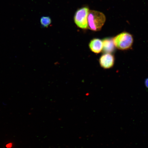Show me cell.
<instances>
[{
    "label": "cell",
    "instance_id": "6da1fadb",
    "mask_svg": "<svg viewBox=\"0 0 148 148\" xmlns=\"http://www.w3.org/2000/svg\"><path fill=\"white\" fill-rule=\"evenodd\" d=\"M106 20V17L103 13L97 11H89L88 18V28L94 31H100Z\"/></svg>",
    "mask_w": 148,
    "mask_h": 148
},
{
    "label": "cell",
    "instance_id": "7a4b0ae2",
    "mask_svg": "<svg viewBox=\"0 0 148 148\" xmlns=\"http://www.w3.org/2000/svg\"><path fill=\"white\" fill-rule=\"evenodd\" d=\"M116 49L125 51L131 49L134 43V38L130 33L124 32L120 33L113 38Z\"/></svg>",
    "mask_w": 148,
    "mask_h": 148
},
{
    "label": "cell",
    "instance_id": "3957f363",
    "mask_svg": "<svg viewBox=\"0 0 148 148\" xmlns=\"http://www.w3.org/2000/svg\"><path fill=\"white\" fill-rule=\"evenodd\" d=\"M89 10L88 7L77 10L74 16V21L77 27L83 29H88V18Z\"/></svg>",
    "mask_w": 148,
    "mask_h": 148
},
{
    "label": "cell",
    "instance_id": "277c9868",
    "mask_svg": "<svg viewBox=\"0 0 148 148\" xmlns=\"http://www.w3.org/2000/svg\"><path fill=\"white\" fill-rule=\"evenodd\" d=\"M115 57L112 53H103L100 57L99 62L101 67L104 69H110L115 63Z\"/></svg>",
    "mask_w": 148,
    "mask_h": 148
},
{
    "label": "cell",
    "instance_id": "5b68a950",
    "mask_svg": "<svg viewBox=\"0 0 148 148\" xmlns=\"http://www.w3.org/2000/svg\"><path fill=\"white\" fill-rule=\"evenodd\" d=\"M89 46L92 52L98 54L103 50V41L99 38H94L90 41Z\"/></svg>",
    "mask_w": 148,
    "mask_h": 148
},
{
    "label": "cell",
    "instance_id": "8992f818",
    "mask_svg": "<svg viewBox=\"0 0 148 148\" xmlns=\"http://www.w3.org/2000/svg\"><path fill=\"white\" fill-rule=\"evenodd\" d=\"M103 41V51L104 53H112L115 51L116 47L114 45L113 38H106Z\"/></svg>",
    "mask_w": 148,
    "mask_h": 148
},
{
    "label": "cell",
    "instance_id": "52a82bcc",
    "mask_svg": "<svg viewBox=\"0 0 148 148\" xmlns=\"http://www.w3.org/2000/svg\"><path fill=\"white\" fill-rule=\"evenodd\" d=\"M40 22L42 27H47L50 25L51 21L49 16H42L40 18Z\"/></svg>",
    "mask_w": 148,
    "mask_h": 148
},
{
    "label": "cell",
    "instance_id": "ba28073f",
    "mask_svg": "<svg viewBox=\"0 0 148 148\" xmlns=\"http://www.w3.org/2000/svg\"><path fill=\"white\" fill-rule=\"evenodd\" d=\"M145 85L146 87L148 88V78L146 79L145 80Z\"/></svg>",
    "mask_w": 148,
    "mask_h": 148
}]
</instances>
